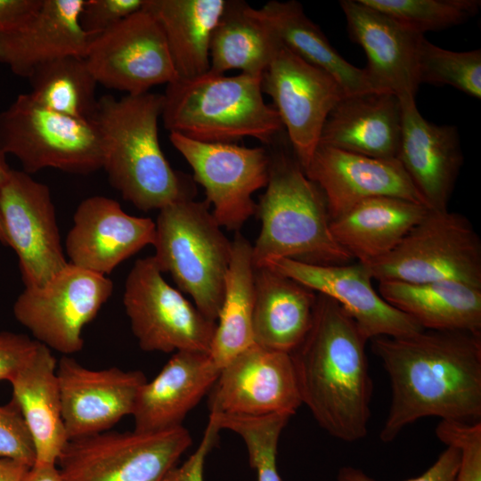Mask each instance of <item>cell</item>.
<instances>
[{
	"instance_id": "1",
	"label": "cell",
	"mask_w": 481,
	"mask_h": 481,
	"mask_svg": "<svg viewBox=\"0 0 481 481\" xmlns=\"http://www.w3.org/2000/svg\"><path fill=\"white\" fill-rule=\"evenodd\" d=\"M371 341L391 387L382 442L425 417L481 421V333L423 330Z\"/></svg>"
},
{
	"instance_id": "2",
	"label": "cell",
	"mask_w": 481,
	"mask_h": 481,
	"mask_svg": "<svg viewBox=\"0 0 481 481\" xmlns=\"http://www.w3.org/2000/svg\"><path fill=\"white\" fill-rule=\"evenodd\" d=\"M367 341L338 304L318 294L312 325L289 353L302 404L324 431L344 442L368 433L373 383Z\"/></svg>"
},
{
	"instance_id": "3",
	"label": "cell",
	"mask_w": 481,
	"mask_h": 481,
	"mask_svg": "<svg viewBox=\"0 0 481 481\" xmlns=\"http://www.w3.org/2000/svg\"><path fill=\"white\" fill-rule=\"evenodd\" d=\"M163 94H110L98 99L92 118L102 143V168L124 200L143 211L192 198L187 180L175 171L159 141Z\"/></svg>"
},
{
	"instance_id": "4",
	"label": "cell",
	"mask_w": 481,
	"mask_h": 481,
	"mask_svg": "<svg viewBox=\"0 0 481 481\" xmlns=\"http://www.w3.org/2000/svg\"><path fill=\"white\" fill-rule=\"evenodd\" d=\"M256 213L261 230L252 246L255 266L280 257L322 265L353 260L330 232L322 192L295 156L270 153L269 178Z\"/></svg>"
},
{
	"instance_id": "5",
	"label": "cell",
	"mask_w": 481,
	"mask_h": 481,
	"mask_svg": "<svg viewBox=\"0 0 481 481\" xmlns=\"http://www.w3.org/2000/svg\"><path fill=\"white\" fill-rule=\"evenodd\" d=\"M161 118L166 129L206 143H236L245 137L272 144L283 126L263 97L262 77L208 71L167 85Z\"/></svg>"
},
{
	"instance_id": "6",
	"label": "cell",
	"mask_w": 481,
	"mask_h": 481,
	"mask_svg": "<svg viewBox=\"0 0 481 481\" xmlns=\"http://www.w3.org/2000/svg\"><path fill=\"white\" fill-rule=\"evenodd\" d=\"M155 224L153 257L159 269L216 322L232 247L208 203L181 199L160 208Z\"/></svg>"
},
{
	"instance_id": "7",
	"label": "cell",
	"mask_w": 481,
	"mask_h": 481,
	"mask_svg": "<svg viewBox=\"0 0 481 481\" xmlns=\"http://www.w3.org/2000/svg\"><path fill=\"white\" fill-rule=\"evenodd\" d=\"M363 265L378 282L452 281L481 288V240L463 215L428 208L390 253Z\"/></svg>"
},
{
	"instance_id": "8",
	"label": "cell",
	"mask_w": 481,
	"mask_h": 481,
	"mask_svg": "<svg viewBox=\"0 0 481 481\" xmlns=\"http://www.w3.org/2000/svg\"><path fill=\"white\" fill-rule=\"evenodd\" d=\"M0 151L27 174L44 168L87 175L102 168L103 151L93 120L65 116L20 94L0 111Z\"/></svg>"
},
{
	"instance_id": "9",
	"label": "cell",
	"mask_w": 481,
	"mask_h": 481,
	"mask_svg": "<svg viewBox=\"0 0 481 481\" xmlns=\"http://www.w3.org/2000/svg\"><path fill=\"white\" fill-rule=\"evenodd\" d=\"M183 426L105 431L69 440L57 461L63 481H165L192 444Z\"/></svg>"
},
{
	"instance_id": "10",
	"label": "cell",
	"mask_w": 481,
	"mask_h": 481,
	"mask_svg": "<svg viewBox=\"0 0 481 481\" xmlns=\"http://www.w3.org/2000/svg\"><path fill=\"white\" fill-rule=\"evenodd\" d=\"M123 304L141 349L209 353L216 322L166 281L153 256L134 264L125 282Z\"/></svg>"
},
{
	"instance_id": "11",
	"label": "cell",
	"mask_w": 481,
	"mask_h": 481,
	"mask_svg": "<svg viewBox=\"0 0 481 481\" xmlns=\"http://www.w3.org/2000/svg\"><path fill=\"white\" fill-rule=\"evenodd\" d=\"M113 291L102 275L68 264L41 287L25 288L13 305L16 320L34 339L62 355L82 350V332Z\"/></svg>"
},
{
	"instance_id": "12",
	"label": "cell",
	"mask_w": 481,
	"mask_h": 481,
	"mask_svg": "<svg viewBox=\"0 0 481 481\" xmlns=\"http://www.w3.org/2000/svg\"><path fill=\"white\" fill-rule=\"evenodd\" d=\"M173 146L193 170L220 226L239 230L256 213L252 194L269 178L270 152L264 147L206 143L170 133Z\"/></svg>"
},
{
	"instance_id": "13",
	"label": "cell",
	"mask_w": 481,
	"mask_h": 481,
	"mask_svg": "<svg viewBox=\"0 0 481 481\" xmlns=\"http://www.w3.org/2000/svg\"><path fill=\"white\" fill-rule=\"evenodd\" d=\"M84 58L98 84L126 94L178 79L164 32L144 7L92 37Z\"/></svg>"
},
{
	"instance_id": "14",
	"label": "cell",
	"mask_w": 481,
	"mask_h": 481,
	"mask_svg": "<svg viewBox=\"0 0 481 481\" xmlns=\"http://www.w3.org/2000/svg\"><path fill=\"white\" fill-rule=\"evenodd\" d=\"M262 90L273 99L304 169L319 145L329 113L346 96L342 87L282 45L262 76Z\"/></svg>"
},
{
	"instance_id": "15",
	"label": "cell",
	"mask_w": 481,
	"mask_h": 481,
	"mask_svg": "<svg viewBox=\"0 0 481 481\" xmlns=\"http://www.w3.org/2000/svg\"><path fill=\"white\" fill-rule=\"evenodd\" d=\"M0 212L25 288L45 285L69 264L47 185L12 169L0 194Z\"/></svg>"
},
{
	"instance_id": "16",
	"label": "cell",
	"mask_w": 481,
	"mask_h": 481,
	"mask_svg": "<svg viewBox=\"0 0 481 481\" xmlns=\"http://www.w3.org/2000/svg\"><path fill=\"white\" fill-rule=\"evenodd\" d=\"M302 405L289 353L253 344L221 368L210 412L240 416L293 415Z\"/></svg>"
},
{
	"instance_id": "17",
	"label": "cell",
	"mask_w": 481,
	"mask_h": 481,
	"mask_svg": "<svg viewBox=\"0 0 481 481\" xmlns=\"http://www.w3.org/2000/svg\"><path fill=\"white\" fill-rule=\"evenodd\" d=\"M260 266L334 300L368 340L381 336H407L424 330L382 298L372 285L371 272L362 263L322 265L280 257L269 259Z\"/></svg>"
},
{
	"instance_id": "18",
	"label": "cell",
	"mask_w": 481,
	"mask_h": 481,
	"mask_svg": "<svg viewBox=\"0 0 481 481\" xmlns=\"http://www.w3.org/2000/svg\"><path fill=\"white\" fill-rule=\"evenodd\" d=\"M56 371L69 440L110 430L132 415L139 390L147 381L140 371L93 370L70 355L61 356Z\"/></svg>"
},
{
	"instance_id": "19",
	"label": "cell",
	"mask_w": 481,
	"mask_h": 481,
	"mask_svg": "<svg viewBox=\"0 0 481 481\" xmlns=\"http://www.w3.org/2000/svg\"><path fill=\"white\" fill-rule=\"evenodd\" d=\"M155 229L151 218L126 213L112 199L88 197L77 206L65 240L69 263L106 276L147 245H153Z\"/></svg>"
},
{
	"instance_id": "20",
	"label": "cell",
	"mask_w": 481,
	"mask_h": 481,
	"mask_svg": "<svg viewBox=\"0 0 481 481\" xmlns=\"http://www.w3.org/2000/svg\"><path fill=\"white\" fill-rule=\"evenodd\" d=\"M304 171L322 192L330 220L375 197L424 204L396 159L371 158L319 144Z\"/></svg>"
},
{
	"instance_id": "21",
	"label": "cell",
	"mask_w": 481,
	"mask_h": 481,
	"mask_svg": "<svg viewBox=\"0 0 481 481\" xmlns=\"http://www.w3.org/2000/svg\"><path fill=\"white\" fill-rule=\"evenodd\" d=\"M399 100L402 123L396 159L424 204L429 209L446 210L463 163L458 129L427 121L414 96Z\"/></svg>"
},
{
	"instance_id": "22",
	"label": "cell",
	"mask_w": 481,
	"mask_h": 481,
	"mask_svg": "<svg viewBox=\"0 0 481 481\" xmlns=\"http://www.w3.org/2000/svg\"><path fill=\"white\" fill-rule=\"evenodd\" d=\"M350 38L367 56L368 75L380 91L414 96L418 89L417 52L423 35L403 27L361 0H342Z\"/></svg>"
},
{
	"instance_id": "23",
	"label": "cell",
	"mask_w": 481,
	"mask_h": 481,
	"mask_svg": "<svg viewBox=\"0 0 481 481\" xmlns=\"http://www.w3.org/2000/svg\"><path fill=\"white\" fill-rule=\"evenodd\" d=\"M85 0H43L21 25L0 32V63L29 78L40 65L67 55L85 57L91 37L80 26Z\"/></svg>"
},
{
	"instance_id": "24",
	"label": "cell",
	"mask_w": 481,
	"mask_h": 481,
	"mask_svg": "<svg viewBox=\"0 0 481 481\" xmlns=\"http://www.w3.org/2000/svg\"><path fill=\"white\" fill-rule=\"evenodd\" d=\"M220 368L208 353L177 351L139 390L132 413L135 430L159 432L183 426V420L212 389Z\"/></svg>"
},
{
	"instance_id": "25",
	"label": "cell",
	"mask_w": 481,
	"mask_h": 481,
	"mask_svg": "<svg viewBox=\"0 0 481 481\" xmlns=\"http://www.w3.org/2000/svg\"><path fill=\"white\" fill-rule=\"evenodd\" d=\"M401 123V102L395 94L346 95L329 113L319 144L371 158L396 159Z\"/></svg>"
},
{
	"instance_id": "26",
	"label": "cell",
	"mask_w": 481,
	"mask_h": 481,
	"mask_svg": "<svg viewBox=\"0 0 481 481\" xmlns=\"http://www.w3.org/2000/svg\"><path fill=\"white\" fill-rule=\"evenodd\" d=\"M254 289L255 344L291 353L312 325L318 294L266 266H255Z\"/></svg>"
},
{
	"instance_id": "27",
	"label": "cell",
	"mask_w": 481,
	"mask_h": 481,
	"mask_svg": "<svg viewBox=\"0 0 481 481\" xmlns=\"http://www.w3.org/2000/svg\"><path fill=\"white\" fill-rule=\"evenodd\" d=\"M428 208L422 203L396 197H375L352 207L330 221L336 241L362 264L390 253Z\"/></svg>"
},
{
	"instance_id": "28",
	"label": "cell",
	"mask_w": 481,
	"mask_h": 481,
	"mask_svg": "<svg viewBox=\"0 0 481 481\" xmlns=\"http://www.w3.org/2000/svg\"><path fill=\"white\" fill-rule=\"evenodd\" d=\"M57 361L40 343L29 362L9 381L32 436L35 463L57 464L69 437L62 418Z\"/></svg>"
},
{
	"instance_id": "29",
	"label": "cell",
	"mask_w": 481,
	"mask_h": 481,
	"mask_svg": "<svg viewBox=\"0 0 481 481\" xmlns=\"http://www.w3.org/2000/svg\"><path fill=\"white\" fill-rule=\"evenodd\" d=\"M378 292L422 329L481 333V288L444 281H379Z\"/></svg>"
},
{
	"instance_id": "30",
	"label": "cell",
	"mask_w": 481,
	"mask_h": 481,
	"mask_svg": "<svg viewBox=\"0 0 481 481\" xmlns=\"http://www.w3.org/2000/svg\"><path fill=\"white\" fill-rule=\"evenodd\" d=\"M255 12L285 47L335 78L346 96L382 92L365 69L352 65L336 51L320 27L306 16L300 3L269 1Z\"/></svg>"
},
{
	"instance_id": "31",
	"label": "cell",
	"mask_w": 481,
	"mask_h": 481,
	"mask_svg": "<svg viewBox=\"0 0 481 481\" xmlns=\"http://www.w3.org/2000/svg\"><path fill=\"white\" fill-rule=\"evenodd\" d=\"M226 1L145 0L143 7L164 32L178 79L196 77L209 70L211 37Z\"/></svg>"
},
{
	"instance_id": "32",
	"label": "cell",
	"mask_w": 481,
	"mask_h": 481,
	"mask_svg": "<svg viewBox=\"0 0 481 481\" xmlns=\"http://www.w3.org/2000/svg\"><path fill=\"white\" fill-rule=\"evenodd\" d=\"M282 45L273 29L243 1H226L210 41L209 71L232 69L263 76Z\"/></svg>"
},
{
	"instance_id": "33",
	"label": "cell",
	"mask_w": 481,
	"mask_h": 481,
	"mask_svg": "<svg viewBox=\"0 0 481 481\" xmlns=\"http://www.w3.org/2000/svg\"><path fill=\"white\" fill-rule=\"evenodd\" d=\"M232 257L209 356L221 369L254 342V271L252 245L239 232L232 241Z\"/></svg>"
},
{
	"instance_id": "34",
	"label": "cell",
	"mask_w": 481,
	"mask_h": 481,
	"mask_svg": "<svg viewBox=\"0 0 481 481\" xmlns=\"http://www.w3.org/2000/svg\"><path fill=\"white\" fill-rule=\"evenodd\" d=\"M32 99L71 118L92 120L97 108L95 77L82 56L67 55L37 67L29 77Z\"/></svg>"
},
{
	"instance_id": "35",
	"label": "cell",
	"mask_w": 481,
	"mask_h": 481,
	"mask_svg": "<svg viewBox=\"0 0 481 481\" xmlns=\"http://www.w3.org/2000/svg\"><path fill=\"white\" fill-rule=\"evenodd\" d=\"M209 415L220 429H229L242 438L257 481H282L277 468V449L280 436L291 415L240 416L213 412Z\"/></svg>"
},
{
	"instance_id": "36",
	"label": "cell",
	"mask_w": 481,
	"mask_h": 481,
	"mask_svg": "<svg viewBox=\"0 0 481 481\" xmlns=\"http://www.w3.org/2000/svg\"><path fill=\"white\" fill-rule=\"evenodd\" d=\"M418 84L447 85L481 98V51L454 52L438 47L424 36L417 52Z\"/></svg>"
},
{
	"instance_id": "37",
	"label": "cell",
	"mask_w": 481,
	"mask_h": 481,
	"mask_svg": "<svg viewBox=\"0 0 481 481\" xmlns=\"http://www.w3.org/2000/svg\"><path fill=\"white\" fill-rule=\"evenodd\" d=\"M420 35L460 25L475 16L479 0H361Z\"/></svg>"
},
{
	"instance_id": "38",
	"label": "cell",
	"mask_w": 481,
	"mask_h": 481,
	"mask_svg": "<svg viewBox=\"0 0 481 481\" xmlns=\"http://www.w3.org/2000/svg\"><path fill=\"white\" fill-rule=\"evenodd\" d=\"M436 435L445 445H454L461 452L456 481H481V421L441 420Z\"/></svg>"
},
{
	"instance_id": "39",
	"label": "cell",
	"mask_w": 481,
	"mask_h": 481,
	"mask_svg": "<svg viewBox=\"0 0 481 481\" xmlns=\"http://www.w3.org/2000/svg\"><path fill=\"white\" fill-rule=\"evenodd\" d=\"M0 457L31 467L36 462L34 442L20 410L12 398L0 405Z\"/></svg>"
},
{
	"instance_id": "40",
	"label": "cell",
	"mask_w": 481,
	"mask_h": 481,
	"mask_svg": "<svg viewBox=\"0 0 481 481\" xmlns=\"http://www.w3.org/2000/svg\"><path fill=\"white\" fill-rule=\"evenodd\" d=\"M145 0H85L79 22L92 38L143 9Z\"/></svg>"
},
{
	"instance_id": "41",
	"label": "cell",
	"mask_w": 481,
	"mask_h": 481,
	"mask_svg": "<svg viewBox=\"0 0 481 481\" xmlns=\"http://www.w3.org/2000/svg\"><path fill=\"white\" fill-rule=\"evenodd\" d=\"M439 454L436 461L421 475L405 481H456L461 464V452L452 444ZM337 481H375L360 469L345 466L337 475Z\"/></svg>"
},
{
	"instance_id": "42",
	"label": "cell",
	"mask_w": 481,
	"mask_h": 481,
	"mask_svg": "<svg viewBox=\"0 0 481 481\" xmlns=\"http://www.w3.org/2000/svg\"><path fill=\"white\" fill-rule=\"evenodd\" d=\"M40 343L21 333L0 332V381H10L32 358Z\"/></svg>"
},
{
	"instance_id": "43",
	"label": "cell",
	"mask_w": 481,
	"mask_h": 481,
	"mask_svg": "<svg viewBox=\"0 0 481 481\" xmlns=\"http://www.w3.org/2000/svg\"><path fill=\"white\" fill-rule=\"evenodd\" d=\"M221 429L209 416L202 439L195 452L181 465H177L165 481H204L205 461L216 443Z\"/></svg>"
},
{
	"instance_id": "44",
	"label": "cell",
	"mask_w": 481,
	"mask_h": 481,
	"mask_svg": "<svg viewBox=\"0 0 481 481\" xmlns=\"http://www.w3.org/2000/svg\"><path fill=\"white\" fill-rule=\"evenodd\" d=\"M43 0H0V32L12 29L29 20Z\"/></svg>"
},
{
	"instance_id": "45",
	"label": "cell",
	"mask_w": 481,
	"mask_h": 481,
	"mask_svg": "<svg viewBox=\"0 0 481 481\" xmlns=\"http://www.w3.org/2000/svg\"><path fill=\"white\" fill-rule=\"evenodd\" d=\"M23 481H63L57 464L35 463L27 471Z\"/></svg>"
},
{
	"instance_id": "46",
	"label": "cell",
	"mask_w": 481,
	"mask_h": 481,
	"mask_svg": "<svg viewBox=\"0 0 481 481\" xmlns=\"http://www.w3.org/2000/svg\"><path fill=\"white\" fill-rule=\"evenodd\" d=\"M30 467L4 457H0V481H23Z\"/></svg>"
},
{
	"instance_id": "47",
	"label": "cell",
	"mask_w": 481,
	"mask_h": 481,
	"mask_svg": "<svg viewBox=\"0 0 481 481\" xmlns=\"http://www.w3.org/2000/svg\"><path fill=\"white\" fill-rule=\"evenodd\" d=\"M12 168L6 162V155L0 151V194L2 189L6 183ZM0 242L8 247V240L4 231V227L2 221L1 212H0Z\"/></svg>"
}]
</instances>
